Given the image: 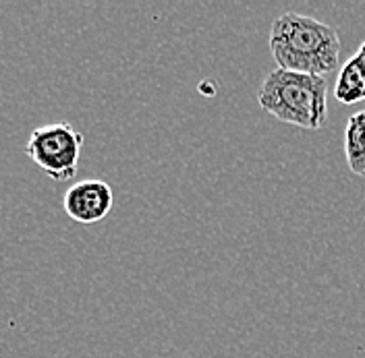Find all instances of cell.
<instances>
[{
    "label": "cell",
    "instance_id": "6da1fadb",
    "mask_svg": "<svg viewBox=\"0 0 365 358\" xmlns=\"http://www.w3.org/2000/svg\"><path fill=\"white\" fill-rule=\"evenodd\" d=\"M270 50L278 68L324 77L339 67V31L316 17L282 13L270 29Z\"/></svg>",
    "mask_w": 365,
    "mask_h": 358
},
{
    "label": "cell",
    "instance_id": "7a4b0ae2",
    "mask_svg": "<svg viewBox=\"0 0 365 358\" xmlns=\"http://www.w3.org/2000/svg\"><path fill=\"white\" fill-rule=\"evenodd\" d=\"M326 95L328 88L324 77L274 68L257 90V102L262 110L287 125L319 131L328 122Z\"/></svg>",
    "mask_w": 365,
    "mask_h": 358
},
{
    "label": "cell",
    "instance_id": "3957f363",
    "mask_svg": "<svg viewBox=\"0 0 365 358\" xmlns=\"http://www.w3.org/2000/svg\"><path fill=\"white\" fill-rule=\"evenodd\" d=\"M83 135L71 122H50L34 129L25 145L29 159L56 182L75 179L83 149Z\"/></svg>",
    "mask_w": 365,
    "mask_h": 358
},
{
    "label": "cell",
    "instance_id": "277c9868",
    "mask_svg": "<svg viewBox=\"0 0 365 358\" xmlns=\"http://www.w3.org/2000/svg\"><path fill=\"white\" fill-rule=\"evenodd\" d=\"M114 205L113 189L108 182L88 179L71 184L63 197V207L73 222L98 224L102 222Z\"/></svg>",
    "mask_w": 365,
    "mask_h": 358
},
{
    "label": "cell",
    "instance_id": "5b68a950",
    "mask_svg": "<svg viewBox=\"0 0 365 358\" xmlns=\"http://www.w3.org/2000/svg\"><path fill=\"white\" fill-rule=\"evenodd\" d=\"M334 98L341 104H357L365 100V58L357 52L339 70Z\"/></svg>",
    "mask_w": 365,
    "mask_h": 358
},
{
    "label": "cell",
    "instance_id": "8992f818",
    "mask_svg": "<svg viewBox=\"0 0 365 358\" xmlns=\"http://www.w3.org/2000/svg\"><path fill=\"white\" fill-rule=\"evenodd\" d=\"M344 157L353 174L365 179V110L349 116L344 127Z\"/></svg>",
    "mask_w": 365,
    "mask_h": 358
},
{
    "label": "cell",
    "instance_id": "52a82bcc",
    "mask_svg": "<svg viewBox=\"0 0 365 358\" xmlns=\"http://www.w3.org/2000/svg\"><path fill=\"white\" fill-rule=\"evenodd\" d=\"M357 52H359V54H361V56H364V58H365V42L361 46H359V50H357Z\"/></svg>",
    "mask_w": 365,
    "mask_h": 358
}]
</instances>
